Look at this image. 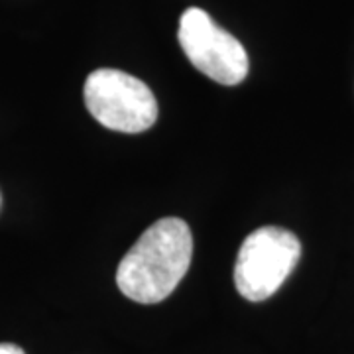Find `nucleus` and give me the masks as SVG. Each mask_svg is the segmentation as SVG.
Segmentation results:
<instances>
[{
  "label": "nucleus",
  "instance_id": "nucleus-5",
  "mask_svg": "<svg viewBox=\"0 0 354 354\" xmlns=\"http://www.w3.org/2000/svg\"><path fill=\"white\" fill-rule=\"evenodd\" d=\"M0 354H26L20 346L10 342H0Z\"/></svg>",
  "mask_w": 354,
  "mask_h": 354
},
{
  "label": "nucleus",
  "instance_id": "nucleus-1",
  "mask_svg": "<svg viewBox=\"0 0 354 354\" xmlns=\"http://www.w3.org/2000/svg\"><path fill=\"white\" fill-rule=\"evenodd\" d=\"M191 256L193 236L187 223L177 216L160 218L120 260L118 290L136 304H160L187 274Z\"/></svg>",
  "mask_w": 354,
  "mask_h": 354
},
{
  "label": "nucleus",
  "instance_id": "nucleus-4",
  "mask_svg": "<svg viewBox=\"0 0 354 354\" xmlns=\"http://www.w3.org/2000/svg\"><path fill=\"white\" fill-rule=\"evenodd\" d=\"M177 38L193 67L216 83L230 87L248 75L244 46L201 8H187L181 14Z\"/></svg>",
  "mask_w": 354,
  "mask_h": 354
},
{
  "label": "nucleus",
  "instance_id": "nucleus-2",
  "mask_svg": "<svg viewBox=\"0 0 354 354\" xmlns=\"http://www.w3.org/2000/svg\"><path fill=\"white\" fill-rule=\"evenodd\" d=\"M301 256L299 239L281 227H262L242 242L234 286L244 299L264 301L288 279Z\"/></svg>",
  "mask_w": 354,
  "mask_h": 354
},
{
  "label": "nucleus",
  "instance_id": "nucleus-3",
  "mask_svg": "<svg viewBox=\"0 0 354 354\" xmlns=\"http://www.w3.org/2000/svg\"><path fill=\"white\" fill-rule=\"evenodd\" d=\"M85 104L97 122L124 134L144 132L158 118L152 88L118 69H97L87 77Z\"/></svg>",
  "mask_w": 354,
  "mask_h": 354
}]
</instances>
